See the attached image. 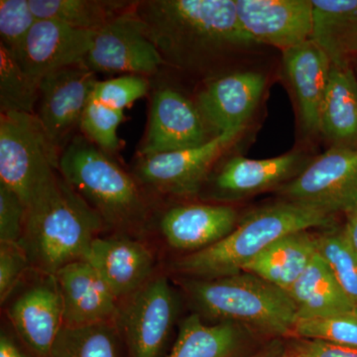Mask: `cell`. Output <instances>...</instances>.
Returning <instances> with one entry per match:
<instances>
[{"instance_id":"obj_7","label":"cell","mask_w":357,"mask_h":357,"mask_svg":"<svg viewBox=\"0 0 357 357\" xmlns=\"http://www.w3.org/2000/svg\"><path fill=\"white\" fill-rule=\"evenodd\" d=\"M178 297L164 276L119 301L114 323L130 357H161L178 316Z\"/></svg>"},{"instance_id":"obj_1","label":"cell","mask_w":357,"mask_h":357,"mask_svg":"<svg viewBox=\"0 0 357 357\" xmlns=\"http://www.w3.org/2000/svg\"><path fill=\"white\" fill-rule=\"evenodd\" d=\"M135 10L165 63L181 69L204 70L257 44L234 0H148Z\"/></svg>"},{"instance_id":"obj_37","label":"cell","mask_w":357,"mask_h":357,"mask_svg":"<svg viewBox=\"0 0 357 357\" xmlns=\"http://www.w3.org/2000/svg\"><path fill=\"white\" fill-rule=\"evenodd\" d=\"M288 357H357V349L318 340L299 338L291 345Z\"/></svg>"},{"instance_id":"obj_24","label":"cell","mask_w":357,"mask_h":357,"mask_svg":"<svg viewBox=\"0 0 357 357\" xmlns=\"http://www.w3.org/2000/svg\"><path fill=\"white\" fill-rule=\"evenodd\" d=\"M318 253L317 236L307 230L277 239L244 267L248 272L287 292Z\"/></svg>"},{"instance_id":"obj_22","label":"cell","mask_w":357,"mask_h":357,"mask_svg":"<svg viewBox=\"0 0 357 357\" xmlns=\"http://www.w3.org/2000/svg\"><path fill=\"white\" fill-rule=\"evenodd\" d=\"M312 42L332 66L357 61V0H312Z\"/></svg>"},{"instance_id":"obj_19","label":"cell","mask_w":357,"mask_h":357,"mask_svg":"<svg viewBox=\"0 0 357 357\" xmlns=\"http://www.w3.org/2000/svg\"><path fill=\"white\" fill-rule=\"evenodd\" d=\"M283 68L305 132L319 133V114L332 64L312 40L283 51Z\"/></svg>"},{"instance_id":"obj_14","label":"cell","mask_w":357,"mask_h":357,"mask_svg":"<svg viewBox=\"0 0 357 357\" xmlns=\"http://www.w3.org/2000/svg\"><path fill=\"white\" fill-rule=\"evenodd\" d=\"M243 29L257 44L282 52L311 38L312 0H236Z\"/></svg>"},{"instance_id":"obj_21","label":"cell","mask_w":357,"mask_h":357,"mask_svg":"<svg viewBox=\"0 0 357 357\" xmlns=\"http://www.w3.org/2000/svg\"><path fill=\"white\" fill-rule=\"evenodd\" d=\"M299 152L270 159L232 157L220 168L213 180L220 198L237 199L266 191L292 180L305 168Z\"/></svg>"},{"instance_id":"obj_35","label":"cell","mask_w":357,"mask_h":357,"mask_svg":"<svg viewBox=\"0 0 357 357\" xmlns=\"http://www.w3.org/2000/svg\"><path fill=\"white\" fill-rule=\"evenodd\" d=\"M31 268L20 243H0V301L6 303Z\"/></svg>"},{"instance_id":"obj_17","label":"cell","mask_w":357,"mask_h":357,"mask_svg":"<svg viewBox=\"0 0 357 357\" xmlns=\"http://www.w3.org/2000/svg\"><path fill=\"white\" fill-rule=\"evenodd\" d=\"M84 260L95 268L119 301L153 278V255L144 244L130 237H96Z\"/></svg>"},{"instance_id":"obj_41","label":"cell","mask_w":357,"mask_h":357,"mask_svg":"<svg viewBox=\"0 0 357 357\" xmlns=\"http://www.w3.org/2000/svg\"><path fill=\"white\" fill-rule=\"evenodd\" d=\"M354 70H356V76H357V61L356 63H354Z\"/></svg>"},{"instance_id":"obj_5","label":"cell","mask_w":357,"mask_h":357,"mask_svg":"<svg viewBox=\"0 0 357 357\" xmlns=\"http://www.w3.org/2000/svg\"><path fill=\"white\" fill-rule=\"evenodd\" d=\"M185 292L202 314L243 324L267 335L293 333L297 309L285 291L248 272L213 279H190Z\"/></svg>"},{"instance_id":"obj_18","label":"cell","mask_w":357,"mask_h":357,"mask_svg":"<svg viewBox=\"0 0 357 357\" xmlns=\"http://www.w3.org/2000/svg\"><path fill=\"white\" fill-rule=\"evenodd\" d=\"M63 303L64 326L114 321L119 300L86 260L66 265L55 275Z\"/></svg>"},{"instance_id":"obj_13","label":"cell","mask_w":357,"mask_h":357,"mask_svg":"<svg viewBox=\"0 0 357 357\" xmlns=\"http://www.w3.org/2000/svg\"><path fill=\"white\" fill-rule=\"evenodd\" d=\"M7 317L23 344L38 357H49L64 326L62 298L55 275L41 274L9 304Z\"/></svg>"},{"instance_id":"obj_23","label":"cell","mask_w":357,"mask_h":357,"mask_svg":"<svg viewBox=\"0 0 357 357\" xmlns=\"http://www.w3.org/2000/svg\"><path fill=\"white\" fill-rule=\"evenodd\" d=\"M319 133L333 147L357 148V76L354 66H332L319 114Z\"/></svg>"},{"instance_id":"obj_38","label":"cell","mask_w":357,"mask_h":357,"mask_svg":"<svg viewBox=\"0 0 357 357\" xmlns=\"http://www.w3.org/2000/svg\"><path fill=\"white\" fill-rule=\"evenodd\" d=\"M0 357H29L11 335L2 331L0 335Z\"/></svg>"},{"instance_id":"obj_11","label":"cell","mask_w":357,"mask_h":357,"mask_svg":"<svg viewBox=\"0 0 357 357\" xmlns=\"http://www.w3.org/2000/svg\"><path fill=\"white\" fill-rule=\"evenodd\" d=\"M96 83V73L83 65L56 70L40 82L35 114L59 150L68 144L70 134L81 126Z\"/></svg>"},{"instance_id":"obj_3","label":"cell","mask_w":357,"mask_h":357,"mask_svg":"<svg viewBox=\"0 0 357 357\" xmlns=\"http://www.w3.org/2000/svg\"><path fill=\"white\" fill-rule=\"evenodd\" d=\"M333 220L335 215L293 202L263 206L248 213L222 241L180 258L174 263V269L192 279L238 274L277 239L314 227H330Z\"/></svg>"},{"instance_id":"obj_36","label":"cell","mask_w":357,"mask_h":357,"mask_svg":"<svg viewBox=\"0 0 357 357\" xmlns=\"http://www.w3.org/2000/svg\"><path fill=\"white\" fill-rule=\"evenodd\" d=\"M27 206L8 188L0 185V243H20Z\"/></svg>"},{"instance_id":"obj_20","label":"cell","mask_w":357,"mask_h":357,"mask_svg":"<svg viewBox=\"0 0 357 357\" xmlns=\"http://www.w3.org/2000/svg\"><path fill=\"white\" fill-rule=\"evenodd\" d=\"M237 213L223 204H185L170 208L160 229L169 245L192 252L213 245L236 227Z\"/></svg>"},{"instance_id":"obj_4","label":"cell","mask_w":357,"mask_h":357,"mask_svg":"<svg viewBox=\"0 0 357 357\" xmlns=\"http://www.w3.org/2000/svg\"><path fill=\"white\" fill-rule=\"evenodd\" d=\"M86 136H74L61 151L59 173L105 220L124 232L139 231L149 208L137 183Z\"/></svg>"},{"instance_id":"obj_25","label":"cell","mask_w":357,"mask_h":357,"mask_svg":"<svg viewBox=\"0 0 357 357\" xmlns=\"http://www.w3.org/2000/svg\"><path fill=\"white\" fill-rule=\"evenodd\" d=\"M287 293L297 309L298 319L325 318L357 307L319 253Z\"/></svg>"},{"instance_id":"obj_26","label":"cell","mask_w":357,"mask_h":357,"mask_svg":"<svg viewBox=\"0 0 357 357\" xmlns=\"http://www.w3.org/2000/svg\"><path fill=\"white\" fill-rule=\"evenodd\" d=\"M243 333L236 323L206 325L198 314L182 321L168 357H230L241 345Z\"/></svg>"},{"instance_id":"obj_15","label":"cell","mask_w":357,"mask_h":357,"mask_svg":"<svg viewBox=\"0 0 357 357\" xmlns=\"http://www.w3.org/2000/svg\"><path fill=\"white\" fill-rule=\"evenodd\" d=\"M96 35L52 20H37L18 54L21 67L41 81L56 70L83 65Z\"/></svg>"},{"instance_id":"obj_27","label":"cell","mask_w":357,"mask_h":357,"mask_svg":"<svg viewBox=\"0 0 357 357\" xmlns=\"http://www.w3.org/2000/svg\"><path fill=\"white\" fill-rule=\"evenodd\" d=\"M37 20L59 21L89 31H100L133 2L109 0H29Z\"/></svg>"},{"instance_id":"obj_34","label":"cell","mask_w":357,"mask_h":357,"mask_svg":"<svg viewBox=\"0 0 357 357\" xmlns=\"http://www.w3.org/2000/svg\"><path fill=\"white\" fill-rule=\"evenodd\" d=\"M149 82L145 77L123 75L96 84L91 98L115 109L123 110L147 95Z\"/></svg>"},{"instance_id":"obj_31","label":"cell","mask_w":357,"mask_h":357,"mask_svg":"<svg viewBox=\"0 0 357 357\" xmlns=\"http://www.w3.org/2000/svg\"><path fill=\"white\" fill-rule=\"evenodd\" d=\"M293 333L305 340L357 349V307L325 318L298 319Z\"/></svg>"},{"instance_id":"obj_2","label":"cell","mask_w":357,"mask_h":357,"mask_svg":"<svg viewBox=\"0 0 357 357\" xmlns=\"http://www.w3.org/2000/svg\"><path fill=\"white\" fill-rule=\"evenodd\" d=\"M105 225L58 171L28 203L20 244L33 269L56 275L66 265L84 260Z\"/></svg>"},{"instance_id":"obj_9","label":"cell","mask_w":357,"mask_h":357,"mask_svg":"<svg viewBox=\"0 0 357 357\" xmlns=\"http://www.w3.org/2000/svg\"><path fill=\"white\" fill-rule=\"evenodd\" d=\"M166 64L148 35L144 22L129 7L96 32L83 66L93 72L149 76Z\"/></svg>"},{"instance_id":"obj_6","label":"cell","mask_w":357,"mask_h":357,"mask_svg":"<svg viewBox=\"0 0 357 357\" xmlns=\"http://www.w3.org/2000/svg\"><path fill=\"white\" fill-rule=\"evenodd\" d=\"M60 155L36 114H0V185L15 192L26 206L58 172Z\"/></svg>"},{"instance_id":"obj_8","label":"cell","mask_w":357,"mask_h":357,"mask_svg":"<svg viewBox=\"0 0 357 357\" xmlns=\"http://www.w3.org/2000/svg\"><path fill=\"white\" fill-rule=\"evenodd\" d=\"M286 201L335 215L357 208V148L332 147L279 190Z\"/></svg>"},{"instance_id":"obj_32","label":"cell","mask_w":357,"mask_h":357,"mask_svg":"<svg viewBox=\"0 0 357 357\" xmlns=\"http://www.w3.org/2000/svg\"><path fill=\"white\" fill-rule=\"evenodd\" d=\"M123 119V110L115 109L93 100L91 96L79 128L84 136L93 144L105 153H110L119 149V138L117 130Z\"/></svg>"},{"instance_id":"obj_10","label":"cell","mask_w":357,"mask_h":357,"mask_svg":"<svg viewBox=\"0 0 357 357\" xmlns=\"http://www.w3.org/2000/svg\"><path fill=\"white\" fill-rule=\"evenodd\" d=\"M244 128L218 134L201 146L140 156L135 176L156 191L188 197L197 194L211 167L236 143Z\"/></svg>"},{"instance_id":"obj_30","label":"cell","mask_w":357,"mask_h":357,"mask_svg":"<svg viewBox=\"0 0 357 357\" xmlns=\"http://www.w3.org/2000/svg\"><path fill=\"white\" fill-rule=\"evenodd\" d=\"M317 249L345 295L357 307V252L344 230L317 236Z\"/></svg>"},{"instance_id":"obj_28","label":"cell","mask_w":357,"mask_h":357,"mask_svg":"<svg viewBox=\"0 0 357 357\" xmlns=\"http://www.w3.org/2000/svg\"><path fill=\"white\" fill-rule=\"evenodd\" d=\"M119 338L114 321L64 326L56 337L49 357H119Z\"/></svg>"},{"instance_id":"obj_39","label":"cell","mask_w":357,"mask_h":357,"mask_svg":"<svg viewBox=\"0 0 357 357\" xmlns=\"http://www.w3.org/2000/svg\"><path fill=\"white\" fill-rule=\"evenodd\" d=\"M344 231L352 248L357 252V208L347 215V222Z\"/></svg>"},{"instance_id":"obj_40","label":"cell","mask_w":357,"mask_h":357,"mask_svg":"<svg viewBox=\"0 0 357 357\" xmlns=\"http://www.w3.org/2000/svg\"><path fill=\"white\" fill-rule=\"evenodd\" d=\"M249 357H286V351L281 344L275 342L263 351Z\"/></svg>"},{"instance_id":"obj_42","label":"cell","mask_w":357,"mask_h":357,"mask_svg":"<svg viewBox=\"0 0 357 357\" xmlns=\"http://www.w3.org/2000/svg\"><path fill=\"white\" fill-rule=\"evenodd\" d=\"M286 357H288L287 356H286Z\"/></svg>"},{"instance_id":"obj_16","label":"cell","mask_w":357,"mask_h":357,"mask_svg":"<svg viewBox=\"0 0 357 357\" xmlns=\"http://www.w3.org/2000/svg\"><path fill=\"white\" fill-rule=\"evenodd\" d=\"M266 86L264 75L253 70L218 77L199 91L197 107L206 126L217 134L244 128Z\"/></svg>"},{"instance_id":"obj_29","label":"cell","mask_w":357,"mask_h":357,"mask_svg":"<svg viewBox=\"0 0 357 357\" xmlns=\"http://www.w3.org/2000/svg\"><path fill=\"white\" fill-rule=\"evenodd\" d=\"M40 82L28 74L3 46H0V110L35 114Z\"/></svg>"},{"instance_id":"obj_12","label":"cell","mask_w":357,"mask_h":357,"mask_svg":"<svg viewBox=\"0 0 357 357\" xmlns=\"http://www.w3.org/2000/svg\"><path fill=\"white\" fill-rule=\"evenodd\" d=\"M213 137L208 134V126L196 103L176 89H161L152 98L140 155L190 149L201 146Z\"/></svg>"},{"instance_id":"obj_33","label":"cell","mask_w":357,"mask_h":357,"mask_svg":"<svg viewBox=\"0 0 357 357\" xmlns=\"http://www.w3.org/2000/svg\"><path fill=\"white\" fill-rule=\"evenodd\" d=\"M36 21L29 0H1L0 46H3L14 57H17Z\"/></svg>"}]
</instances>
